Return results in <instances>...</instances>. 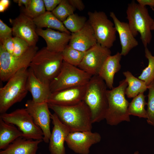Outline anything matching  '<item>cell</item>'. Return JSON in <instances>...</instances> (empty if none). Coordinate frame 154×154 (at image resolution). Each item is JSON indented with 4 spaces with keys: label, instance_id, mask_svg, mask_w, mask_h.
<instances>
[{
    "label": "cell",
    "instance_id": "6da1fadb",
    "mask_svg": "<svg viewBox=\"0 0 154 154\" xmlns=\"http://www.w3.org/2000/svg\"><path fill=\"white\" fill-rule=\"evenodd\" d=\"M48 104L49 108L71 132L91 131L92 123L91 112L83 101L68 106Z\"/></svg>",
    "mask_w": 154,
    "mask_h": 154
},
{
    "label": "cell",
    "instance_id": "7a4b0ae2",
    "mask_svg": "<svg viewBox=\"0 0 154 154\" xmlns=\"http://www.w3.org/2000/svg\"><path fill=\"white\" fill-rule=\"evenodd\" d=\"M63 62L61 52H52L44 47L37 52L29 67L40 81L50 85L60 72Z\"/></svg>",
    "mask_w": 154,
    "mask_h": 154
},
{
    "label": "cell",
    "instance_id": "3957f363",
    "mask_svg": "<svg viewBox=\"0 0 154 154\" xmlns=\"http://www.w3.org/2000/svg\"><path fill=\"white\" fill-rule=\"evenodd\" d=\"M107 87L99 75L92 76L87 85L83 101L90 111L92 123L105 119L108 107Z\"/></svg>",
    "mask_w": 154,
    "mask_h": 154
},
{
    "label": "cell",
    "instance_id": "277c9868",
    "mask_svg": "<svg viewBox=\"0 0 154 154\" xmlns=\"http://www.w3.org/2000/svg\"><path fill=\"white\" fill-rule=\"evenodd\" d=\"M28 68H23L12 76L4 86L0 88V113H6L15 104L21 102L28 91L27 81Z\"/></svg>",
    "mask_w": 154,
    "mask_h": 154
},
{
    "label": "cell",
    "instance_id": "5b68a950",
    "mask_svg": "<svg viewBox=\"0 0 154 154\" xmlns=\"http://www.w3.org/2000/svg\"><path fill=\"white\" fill-rule=\"evenodd\" d=\"M127 85L124 79L119 82L118 86L107 90L108 107L105 119L110 125H116L123 121H130L127 111L129 103L125 96Z\"/></svg>",
    "mask_w": 154,
    "mask_h": 154
},
{
    "label": "cell",
    "instance_id": "8992f818",
    "mask_svg": "<svg viewBox=\"0 0 154 154\" xmlns=\"http://www.w3.org/2000/svg\"><path fill=\"white\" fill-rule=\"evenodd\" d=\"M126 14L128 24L133 35L135 37L139 33L143 46L147 47L151 40V28L154 19L146 6L132 1L128 5Z\"/></svg>",
    "mask_w": 154,
    "mask_h": 154
},
{
    "label": "cell",
    "instance_id": "52a82bcc",
    "mask_svg": "<svg viewBox=\"0 0 154 154\" xmlns=\"http://www.w3.org/2000/svg\"><path fill=\"white\" fill-rule=\"evenodd\" d=\"M38 47L30 46L20 56H15L8 52L0 43V78L3 82L7 81L19 70L29 67L31 61Z\"/></svg>",
    "mask_w": 154,
    "mask_h": 154
},
{
    "label": "cell",
    "instance_id": "ba28073f",
    "mask_svg": "<svg viewBox=\"0 0 154 154\" xmlns=\"http://www.w3.org/2000/svg\"><path fill=\"white\" fill-rule=\"evenodd\" d=\"M92 76L63 61L61 70L50 84L52 93L87 84Z\"/></svg>",
    "mask_w": 154,
    "mask_h": 154
},
{
    "label": "cell",
    "instance_id": "9c48e42d",
    "mask_svg": "<svg viewBox=\"0 0 154 154\" xmlns=\"http://www.w3.org/2000/svg\"><path fill=\"white\" fill-rule=\"evenodd\" d=\"M88 14V21L92 28L97 43L110 49L116 38L117 32L114 23L104 12L89 11Z\"/></svg>",
    "mask_w": 154,
    "mask_h": 154
},
{
    "label": "cell",
    "instance_id": "30bf717a",
    "mask_svg": "<svg viewBox=\"0 0 154 154\" xmlns=\"http://www.w3.org/2000/svg\"><path fill=\"white\" fill-rule=\"evenodd\" d=\"M0 118L5 122L16 125L27 139L43 140L44 134L35 123L26 108L18 109L9 113L1 114Z\"/></svg>",
    "mask_w": 154,
    "mask_h": 154
},
{
    "label": "cell",
    "instance_id": "8fae6325",
    "mask_svg": "<svg viewBox=\"0 0 154 154\" xmlns=\"http://www.w3.org/2000/svg\"><path fill=\"white\" fill-rule=\"evenodd\" d=\"M111 53L110 49L97 43L86 51L78 67L92 76L98 75L104 62Z\"/></svg>",
    "mask_w": 154,
    "mask_h": 154
},
{
    "label": "cell",
    "instance_id": "7c38bea8",
    "mask_svg": "<svg viewBox=\"0 0 154 154\" xmlns=\"http://www.w3.org/2000/svg\"><path fill=\"white\" fill-rule=\"evenodd\" d=\"M26 109L32 117L35 123L41 129L44 134L43 141L49 142L51 133L50 123L51 114L47 103H36L32 100H28Z\"/></svg>",
    "mask_w": 154,
    "mask_h": 154
},
{
    "label": "cell",
    "instance_id": "4fadbf2b",
    "mask_svg": "<svg viewBox=\"0 0 154 154\" xmlns=\"http://www.w3.org/2000/svg\"><path fill=\"white\" fill-rule=\"evenodd\" d=\"M101 139L100 134L97 132L74 131L69 133L65 142L68 147L75 153L89 154L90 147L100 142Z\"/></svg>",
    "mask_w": 154,
    "mask_h": 154
},
{
    "label": "cell",
    "instance_id": "5bb4252c",
    "mask_svg": "<svg viewBox=\"0 0 154 154\" xmlns=\"http://www.w3.org/2000/svg\"><path fill=\"white\" fill-rule=\"evenodd\" d=\"M9 21L14 37L23 39L31 46H36L38 35L33 19L21 13L15 19H10Z\"/></svg>",
    "mask_w": 154,
    "mask_h": 154
},
{
    "label": "cell",
    "instance_id": "9a60e30c",
    "mask_svg": "<svg viewBox=\"0 0 154 154\" xmlns=\"http://www.w3.org/2000/svg\"><path fill=\"white\" fill-rule=\"evenodd\" d=\"M87 84L52 93L47 103L62 106L77 104L83 100Z\"/></svg>",
    "mask_w": 154,
    "mask_h": 154
},
{
    "label": "cell",
    "instance_id": "2e32d148",
    "mask_svg": "<svg viewBox=\"0 0 154 154\" xmlns=\"http://www.w3.org/2000/svg\"><path fill=\"white\" fill-rule=\"evenodd\" d=\"M51 119L53 127L49 141V151L50 154H66L64 143L71 131L55 113L51 114Z\"/></svg>",
    "mask_w": 154,
    "mask_h": 154
},
{
    "label": "cell",
    "instance_id": "e0dca14e",
    "mask_svg": "<svg viewBox=\"0 0 154 154\" xmlns=\"http://www.w3.org/2000/svg\"><path fill=\"white\" fill-rule=\"evenodd\" d=\"M36 32L38 36L45 41L46 48L50 51L56 52H62L68 45L71 36L70 33L48 28L44 30L37 28Z\"/></svg>",
    "mask_w": 154,
    "mask_h": 154
},
{
    "label": "cell",
    "instance_id": "ac0fdd59",
    "mask_svg": "<svg viewBox=\"0 0 154 154\" xmlns=\"http://www.w3.org/2000/svg\"><path fill=\"white\" fill-rule=\"evenodd\" d=\"M97 43V40L93 30L87 21L81 29L71 34L68 45L75 49L85 52Z\"/></svg>",
    "mask_w": 154,
    "mask_h": 154
},
{
    "label": "cell",
    "instance_id": "d6986e66",
    "mask_svg": "<svg viewBox=\"0 0 154 154\" xmlns=\"http://www.w3.org/2000/svg\"><path fill=\"white\" fill-rule=\"evenodd\" d=\"M110 15L119 35L121 47L120 54L122 56H125L138 45V42L132 34L128 23L121 21L113 12H110Z\"/></svg>",
    "mask_w": 154,
    "mask_h": 154
},
{
    "label": "cell",
    "instance_id": "ffe728a7",
    "mask_svg": "<svg viewBox=\"0 0 154 154\" xmlns=\"http://www.w3.org/2000/svg\"><path fill=\"white\" fill-rule=\"evenodd\" d=\"M26 86L28 92L32 95V100L34 102L36 103H47L52 93L50 85L40 81L29 67Z\"/></svg>",
    "mask_w": 154,
    "mask_h": 154
},
{
    "label": "cell",
    "instance_id": "44dd1931",
    "mask_svg": "<svg viewBox=\"0 0 154 154\" xmlns=\"http://www.w3.org/2000/svg\"><path fill=\"white\" fill-rule=\"evenodd\" d=\"M43 141L20 137L1 151L0 154H37L38 145Z\"/></svg>",
    "mask_w": 154,
    "mask_h": 154
},
{
    "label": "cell",
    "instance_id": "7402d4cb",
    "mask_svg": "<svg viewBox=\"0 0 154 154\" xmlns=\"http://www.w3.org/2000/svg\"><path fill=\"white\" fill-rule=\"evenodd\" d=\"M121 56L119 52L114 55L109 56L104 62L98 75L104 80L107 87L110 90L114 88L115 74L121 68L120 62Z\"/></svg>",
    "mask_w": 154,
    "mask_h": 154
},
{
    "label": "cell",
    "instance_id": "603a6c76",
    "mask_svg": "<svg viewBox=\"0 0 154 154\" xmlns=\"http://www.w3.org/2000/svg\"><path fill=\"white\" fill-rule=\"evenodd\" d=\"M0 118V149H4L18 138L23 136L18 128Z\"/></svg>",
    "mask_w": 154,
    "mask_h": 154
},
{
    "label": "cell",
    "instance_id": "cb8c5ba5",
    "mask_svg": "<svg viewBox=\"0 0 154 154\" xmlns=\"http://www.w3.org/2000/svg\"><path fill=\"white\" fill-rule=\"evenodd\" d=\"M33 20L37 28L42 29L46 27L70 33L66 28L63 22L59 20L52 12L46 11L42 14L33 19Z\"/></svg>",
    "mask_w": 154,
    "mask_h": 154
},
{
    "label": "cell",
    "instance_id": "d4e9b609",
    "mask_svg": "<svg viewBox=\"0 0 154 154\" xmlns=\"http://www.w3.org/2000/svg\"><path fill=\"white\" fill-rule=\"evenodd\" d=\"M123 73L128 84L125 94L128 98H133L139 94L144 93L148 89V86L144 81L134 76L130 72L127 71Z\"/></svg>",
    "mask_w": 154,
    "mask_h": 154
},
{
    "label": "cell",
    "instance_id": "484cf974",
    "mask_svg": "<svg viewBox=\"0 0 154 154\" xmlns=\"http://www.w3.org/2000/svg\"><path fill=\"white\" fill-rule=\"evenodd\" d=\"M146 96L144 93H141L133 98L128 108V113L129 116L147 119V112L145 108V106L147 105L145 99Z\"/></svg>",
    "mask_w": 154,
    "mask_h": 154
},
{
    "label": "cell",
    "instance_id": "4316f807",
    "mask_svg": "<svg viewBox=\"0 0 154 154\" xmlns=\"http://www.w3.org/2000/svg\"><path fill=\"white\" fill-rule=\"evenodd\" d=\"M86 52L75 49L68 45L61 53L63 61L76 67L80 64Z\"/></svg>",
    "mask_w": 154,
    "mask_h": 154
},
{
    "label": "cell",
    "instance_id": "83f0119b",
    "mask_svg": "<svg viewBox=\"0 0 154 154\" xmlns=\"http://www.w3.org/2000/svg\"><path fill=\"white\" fill-rule=\"evenodd\" d=\"M145 56L148 61L147 66L144 69L138 78L144 81L148 86L154 80V56L147 47L145 48Z\"/></svg>",
    "mask_w": 154,
    "mask_h": 154
},
{
    "label": "cell",
    "instance_id": "f1b7e54d",
    "mask_svg": "<svg viewBox=\"0 0 154 154\" xmlns=\"http://www.w3.org/2000/svg\"><path fill=\"white\" fill-rule=\"evenodd\" d=\"M87 22L85 17L74 13L69 16L63 23L70 32L74 33L81 29Z\"/></svg>",
    "mask_w": 154,
    "mask_h": 154
},
{
    "label": "cell",
    "instance_id": "f546056e",
    "mask_svg": "<svg viewBox=\"0 0 154 154\" xmlns=\"http://www.w3.org/2000/svg\"><path fill=\"white\" fill-rule=\"evenodd\" d=\"M75 10L70 4L68 0H62L52 12L59 20L63 22L69 16L74 14Z\"/></svg>",
    "mask_w": 154,
    "mask_h": 154
},
{
    "label": "cell",
    "instance_id": "4dcf8cb0",
    "mask_svg": "<svg viewBox=\"0 0 154 154\" xmlns=\"http://www.w3.org/2000/svg\"><path fill=\"white\" fill-rule=\"evenodd\" d=\"M25 15L33 19L46 11L43 0H31L29 6L24 9Z\"/></svg>",
    "mask_w": 154,
    "mask_h": 154
},
{
    "label": "cell",
    "instance_id": "1f68e13d",
    "mask_svg": "<svg viewBox=\"0 0 154 154\" xmlns=\"http://www.w3.org/2000/svg\"><path fill=\"white\" fill-rule=\"evenodd\" d=\"M148 89L147 121L148 124L154 127V80L148 86Z\"/></svg>",
    "mask_w": 154,
    "mask_h": 154
},
{
    "label": "cell",
    "instance_id": "d6a6232c",
    "mask_svg": "<svg viewBox=\"0 0 154 154\" xmlns=\"http://www.w3.org/2000/svg\"><path fill=\"white\" fill-rule=\"evenodd\" d=\"M13 40L14 50L12 55L15 56H18L22 55L31 46L25 41L20 38L14 37Z\"/></svg>",
    "mask_w": 154,
    "mask_h": 154
},
{
    "label": "cell",
    "instance_id": "836d02e7",
    "mask_svg": "<svg viewBox=\"0 0 154 154\" xmlns=\"http://www.w3.org/2000/svg\"><path fill=\"white\" fill-rule=\"evenodd\" d=\"M12 30L0 20V43H2L7 38L12 37Z\"/></svg>",
    "mask_w": 154,
    "mask_h": 154
},
{
    "label": "cell",
    "instance_id": "e575fe53",
    "mask_svg": "<svg viewBox=\"0 0 154 154\" xmlns=\"http://www.w3.org/2000/svg\"><path fill=\"white\" fill-rule=\"evenodd\" d=\"M5 50L10 54H13L14 50L13 37H11L7 38L2 43H0Z\"/></svg>",
    "mask_w": 154,
    "mask_h": 154
},
{
    "label": "cell",
    "instance_id": "d590c367",
    "mask_svg": "<svg viewBox=\"0 0 154 154\" xmlns=\"http://www.w3.org/2000/svg\"><path fill=\"white\" fill-rule=\"evenodd\" d=\"M62 0H43L47 11L52 12L60 4Z\"/></svg>",
    "mask_w": 154,
    "mask_h": 154
},
{
    "label": "cell",
    "instance_id": "8d00e7d4",
    "mask_svg": "<svg viewBox=\"0 0 154 154\" xmlns=\"http://www.w3.org/2000/svg\"><path fill=\"white\" fill-rule=\"evenodd\" d=\"M70 4L75 9L80 11L83 10L85 8V5L81 0H68Z\"/></svg>",
    "mask_w": 154,
    "mask_h": 154
},
{
    "label": "cell",
    "instance_id": "74e56055",
    "mask_svg": "<svg viewBox=\"0 0 154 154\" xmlns=\"http://www.w3.org/2000/svg\"><path fill=\"white\" fill-rule=\"evenodd\" d=\"M10 3L9 0H0V12H4L9 7Z\"/></svg>",
    "mask_w": 154,
    "mask_h": 154
},
{
    "label": "cell",
    "instance_id": "f35d334b",
    "mask_svg": "<svg viewBox=\"0 0 154 154\" xmlns=\"http://www.w3.org/2000/svg\"><path fill=\"white\" fill-rule=\"evenodd\" d=\"M31 0H14L13 1L17 3L19 6L24 5L25 8H27L30 4Z\"/></svg>",
    "mask_w": 154,
    "mask_h": 154
},
{
    "label": "cell",
    "instance_id": "ab89813d",
    "mask_svg": "<svg viewBox=\"0 0 154 154\" xmlns=\"http://www.w3.org/2000/svg\"><path fill=\"white\" fill-rule=\"evenodd\" d=\"M140 3L144 6L148 5L151 8L154 7V0H141Z\"/></svg>",
    "mask_w": 154,
    "mask_h": 154
},
{
    "label": "cell",
    "instance_id": "60d3db41",
    "mask_svg": "<svg viewBox=\"0 0 154 154\" xmlns=\"http://www.w3.org/2000/svg\"><path fill=\"white\" fill-rule=\"evenodd\" d=\"M151 8H152V10L154 12V8L153 7ZM151 31L154 30V19L153 20V23L151 27Z\"/></svg>",
    "mask_w": 154,
    "mask_h": 154
},
{
    "label": "cell",
    "instance_id": "b9f144b4",
    "mask_svg": "<svg viewBox=\"0 0 154 154\" xmlns=\"http://www.w3.org/2000/svg\"><path fill=\"white\" fill-rule=\"evenodd\" d=\"M139 153L138 151H135L133 154H139Z\"/></svg>",
    "mask_w": 154,
    "mask_h": 154
}]
</instances>
